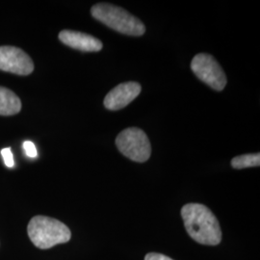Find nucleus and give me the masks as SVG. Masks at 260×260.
Here are the masks:
<instances>
[{
    "label": "nucleus",
    "instance_id": "nucleus-7",
    "mask_svg": "<svg viewBox=\"0 0 260 260\" xmlns=\"http://www.w3.org/2000/svg\"><path fill=\"white\" fill-rule=\"evenodd\" d=\"M142 91V87L137 82H125L116 86L106 94L104 106L111 111L121 110L133 102Z\"/></svg>",
    "mask_w": 260,
    "mask_h": 260
},
{
    "label": "nucleus",
    "instance_id": "nucleus-13",
    "mask_svg": "<svg viewBox=\"0 0 260 260\" xmlns=\"http://www.w3.org/2000/svg\"><path fill=\"white\" fill-rule=\"evenodd\" d=\"M145 260H174L172 259L171 257H169L165 254H162V253H157V252H149L146 257Z\"/></svg>",
    "mask_w": 260,
    "mask_h": 260
},
{
    "label": "nucleus",
    "instance_id": "nucleus-1",
    "mask_svg": "<svg viewBox=\"0 0 260 260\" xmlns=\"http://www.w3.org/2000/svg\"><path fill=\"white\" fill-rule=\"evenodd\" d=\"M186 232L196 242L217 246L222 240L220 223L212 211L201 204H187L181 208Z\"/></svg>",
    "mask_w": 260,
    "mask_h": 260
},
{
    "label": "nucleus",
    "instance_id": "nucleus-2",
    "mask_svg": "<svg viewBox=\"0 0 260 260\" xmlns=\"http://www.w3.org/2000/svg\"><path fill=\"white\" fill-rule=\"evenodd\" d=\"M28 236L32 243L42 250L71 240L72 233L65 223L47 216H35L27 226Z\"/></svg>",
    "mask_w": 260,
    "mask_h": 260
},
{
    "label": "nucleus",
    "instance_id": "nucleus-8",
    "mask_svg": "<svg viewBox=\"0 0 260 260\" xmlns=\"http://www.w3.org/2000/svg\"><path fill=\"white\" fill-rule=\"evenodd\" d=\"M59 40L68 47L85 52H98L103 49L102 41L92 35L73 31L63 30L59 33Z\"/></svg>",
    "mask_w": 260,
    "mask_h": 260
},
{
    "label": "nucleus",
    "instance_id": "nucleus-11",
    "mask_svg": "<svg viewBox=\"0 0 260 260\" xmlns=\"http://www.w3.org/2000/svg\"><path fill=\"white\" fill-rule=\"evenodd\" d=\"M1 155L4 160V163L7 167L12 168L14 167L15 165V161H14V156L12 153V150L10 148L7 149H3L1 150Z\"/></svg>",
    "mask_w": 260,
    "mask_h": 260
},
{
    "label": "nucleus",
    "instance_id": "nucleus-6",
    "mask_svg": "<svg viewBox=\"0 0 260 260\" xmlns=\"http://www.w3.org/2000/svg\"><path fill=\"white\" fill-rule=\"evenodd\" d=\"M0 71L15 75H28L33 73L32 59L19 47H0Z\"/></svg>",
    "mask_w": 260,
    "mask_h": 260
},
{
    "label": "nucleus",
    "instance_id": "nucleus-4",
    "mask_svg": "<svg viewBox=\"0 0 260 260\" xmlns=\"http://www.w3.org/2000/svg\"><path fill=\"white\" fill-rule=\"evenodd\" d=\"M116 146L124 156L139 163L148 161L151 154L149 138L138 127L122 130L116 138Z\"/></svg>",
    "mask_w": 260,
    "mask_h": 260
},
{
    "label": "nucleus",
    "instance_id": "nucleus-10",
    "mask_svg": "<svg viewBox=\"0 0 260 260\" xmlns=\"http://www.w3.org/2000/svg\"><path fill=\"white\" fill-rule=\"evenodd\" d=\"M260 165V154L251 153V154H243L232 160V166L234 169L241 170L246 168L258 167Z\"/></svg>",
    "mask_w": 260,
    "mask_h": 260
},
{
    "label": "nucleus",
    "instance_id": "nucleus-3",
    "mask_svg": "<svg viewBox=\"0 0 260 260\" xmlns=\"http://www.w3.org/2000/svg\"><path fill=\"white\" fill-rule=\"evenodd\" d=\"M93 18L121 34L139 37L145 34V24L121 7L109 3L95 4L91 9Z\"/></svg>",
    "mask_w": 260,
    "mask_h": 260
},
{
    "label": "nucleus",
    "instance_id": "nucleus-9",
    "mask_svg": "<svg viewBox=\"0 0 260 260\" xmlns=\"http://www.w3.org/2000/svg\"><path fill=\"white\" fill-rule=\"evenodd\" d=\"M21 109L19 96L9 89L0 87V115L12 116L18 114Z\"/></svg>",
    "mask_w": 260,
    "mask_h": 260
},
{
    "label": "nucleus",
    "instance_id": "nucleus-5",
    "mask_svg": "<svg viewBox=\"0 0 260 260\" xmlns=\"http://www.w3.org/2000/svg\"><path fill=\"white\" fill-rule=\"evenodd\" d=\"M191 69L200 80L216 91H223L228 83L223 69L210 54H197L191 62Z\"/></svg>",
    "mask_w": 260,
    "mask_h": 260
},
{
    "label": "nucleus",
    "instance_id": "nucleus-12",
    "mask_svg": "<svg viewBox=\"0 0 260 260\" xmlns=\"http://www.w3.org/2000/svg\"><path fill=\"white\" fill-rule=\"evenodd\" d=\"M23 149L25 151V154L27 155L28 157L36 158L38 156V151L35 145L30 142V141H26L23 143Z\"/></svg>",
    "mask_w": 260,
    "mask_h": 260
}]
</instances>
